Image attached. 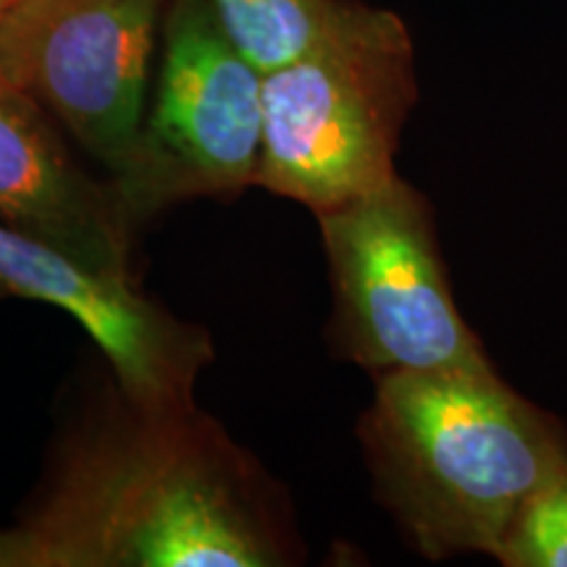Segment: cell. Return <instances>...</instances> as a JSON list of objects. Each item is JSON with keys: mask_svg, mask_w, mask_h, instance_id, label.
Wrapping results in <instances>:
<instances>
[{"mask_svg": "<svg viewBox=\"0 0 567 567\" xmlns=\"http://www.w3.org/2000/svg\"><path fill=\"white\" fill-rule=\"evenodd\" d=\"M289 494L216 417L145 408L113 384L0 523V567H287Z\"/></svg>", "mask_w": 567, "mask_h": 567, "instance_id": "cell-1", "label": "cell"}, {"mask_svg": "<svg viewBox=\"0 0 567 567\" xmlns=\"http://www.w3.org/2000/svg\"><path fill=\"white\" fill-rule=\"evenodd\" d=\"M358 442L375 499L429 559H496L523 505L567 465L565 425L494 368L375 375Z\"/></svg>", "mask_w": 567, "mask_h": 567, "instance_id": "cell-2", "label": "cell"}, {"mask_svg": "<svg viewBox=\"0 0 567 567\" xmlns=\"http://www.w3.org/2000/svg\"><path fill=\"white\" fill-rule=\"evenodd\" d=\"M417 103L415 48L400 13L337 0L308 51L264 74L255 184L323 213L375 193Z\"/></svg>", "mask_w": 567, "mask_h": 567, "instance_id": "cell-3", "label": "cell"}, {"mask_svg": "<svg viewBox=\"0 0 567 567\" xmlns=\"http://www.w3.org/2000/svg\"><path fill=\"white\" fill-rule=\"evenodd\" d=\"M264 145V71L208 0H168L158 80L122 166L109 176L134 231L174 205L243 195Z\"/></svg>", "mask_w": 567, "mask_h": 567, "instance_id": "cell-4", "label": "cell"}, {"mask_svg": "<svg viewBox=\"0 0 567 567\" xmlns=\"http://www.w3.org/2000/svg\"><path fill=\"white\" fill-rule=\"evenodd\" d=\"M316 218L337 354L375 375L494 368L452 297L429 203L400 174Z\"/></svg>", "mask_w": 567, "mask_h": 567, "instance_id": "cell-5", "label": "cell"}, {"mask_svg": "<svg viewBox=\"0 0 567 567\" xmlns=\"http://www.w3.org/2000/svg\"><path fill=\"white\" fill-rule=\"evenodd\" d=\"M168 0H11L0 74L19 84L109 176L147 109Z\"/></svg>", "mask_w": 567, "mask_h": 567, "instance_id": "cell-6", "label": "cell"}, {"mask_svg": "<svg viewBox=\"0 0 567 567\" xmlns=\"http://www.w3.org/2000/svg\"><path fill=\"white\" fill-rule=\"evenodd\" d=\"M0 295L53 305L74 318L101 347L126 400L145 408L197 405V381L216 358L210 331L147 297L134 276L0 224Z\"/></svg>", "mask_w": 567, "mask_h": 567, "instance_id": "cell-7", "label": "cell"}, {"mask_svg": "<svg viewBox=\"0 0 567 567\" xmlns=\"http://www.w3.org/2000/svg\"><path fill=\"white\" fill-rule=\"evenodd\" d=\"M53 116L0 74V224L134 276V229L109 179L76 163Z\"/></svg>", "mask_w": 567, "mask_h": 567, "instance_id": "cell-8", "label": "cell"}, {"mask_svg": "<svg viewBox=\"0 0 567 567\" xmlns=\"http://www.w3.org/2000/svg\"><path fill=\"white\" fill-rule=\"evenodd\" d=\"M234 45L264 74L308 51L337 0H208Z\"/></svg>", "mask_w": 567, "mask_h": 567, "instance_id": "cell-9", "label": "cell"}, {"mask_svg": "<svg viewBox=\"0 0 567 567\" xmlns=\"http://www.w3.org/2000/svg\"><path fill=\"white\" fill-rule=\"evenodd\" d=\"M496 563L505 567H567V465L523 505Z\"/></svg>", "mask_w": 567, "mask_h": 567, "instance_id": "cell-10", "label": "cell"}, {"mask_svg": "<svg viewBox=\"0 0 567 567\" xmlns=\"http://www.w3.org/2000/svg\"><path fill=\"white\" fill-rule=\"evenodd\" d=\"M6 6H9V3H6V0H0V11H3V9H6Z\"/></svg>", "mask_w": 567, "mask_h": 567, "instance_id": "cell-11", "label": "cell"}, {"mask_svg": "<svg viewBox=\"0 0 567 567\" xmlns=\"http://www.w3.org/2000/svg\"><path fill=\"white\" fill-rule=\"evenodd\" d=\"M6 3H11V0H6Z\"/></svg>", "mask_w": 567, "mask_h": 567, "instance_id": "cell-12", "label": "cell"}]
</instances>
